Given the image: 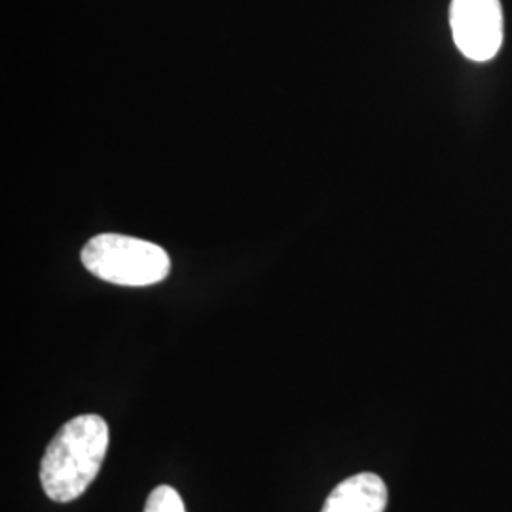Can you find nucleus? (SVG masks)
<instances>
[{"label":"nucleus","instance_id":"nucleus-1","mask_svg":"<svg viewBox=\"0 0 512 512\" xmlns=\"http://www.w3.org/2000/svg\"><path fill=\"white\" fill-rule=\"evenodd\" d=\"M109 448V425L99 416L67 421L50 440L40 463L42 490L52 501L69 503L99 475Z\"/></svg>","mask_w":512,"mask_h":512},{"label":"nucleus","instance_id":"nucleus-2","mask_svg":"<svg viewBox=\"0 0 512 512\" xmlns=\"http://www.w3.org/2000/svg\"><path fill=\"white\" fill-rule=\"evenodd\" d=\"M82 262L95 277L120 287H148L164 281L171 260L162 247L122 234H101L86 243Z\"/></svg>","mask_w":512,"mask_h":512},{"label":"nucleus","instance_id":"nucleus-3","mask_svg":"<svg viewBox=\"0 0 512 512\" xmlns=\"http://www.w3.org/2000/svg\"><path fill=\"white\" fill-rule=\"evenodd\" d=\"M450 27L459 52L471 61L494 59L503 44L499 0H452Z\"/></svg>","mask_w":512,"mask_h":512},{"label":"nucleus","instance_id":"nucleus-4","mask_svg":"<svg viewBox=\"0 0 512 512\" xmlns=\"http://www.w3.org/2000/svg\"><path fill=\"white\" fill-rule=\"evenodd\" d=\"M387 486L374 473L349 476L330 492L321 512H385Z\"/></svg>","mask_w":512,"mask_h":512},{"label":"nucleus","instance_id":"nucleus-5","mask_svg":"<svg viewBox=\"0 0 512 512\" xmlns=\"http://www.w3.org/2000/svg\"><path fill=\"white\" fill-rule=\"evenodd\" d=\"M143 512H186L179 492L171 486H158L148 495Z\"/></svg>","mask_w":512,"mask_h":512}]
</instances>
